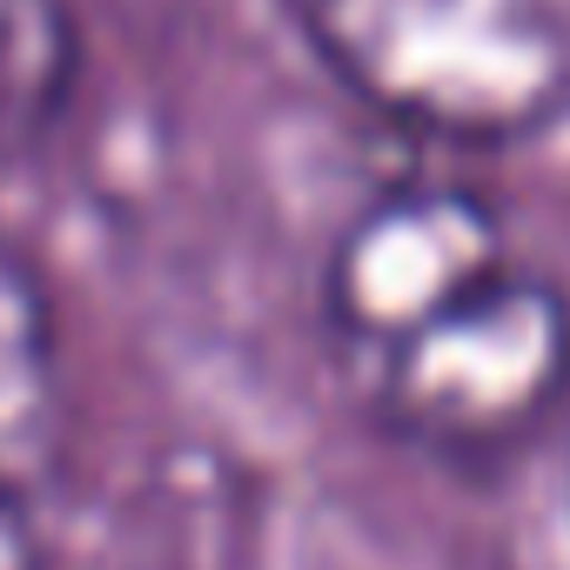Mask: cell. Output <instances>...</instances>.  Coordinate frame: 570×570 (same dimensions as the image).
<instances>
[{
	"label": "cell",
	"instance_id": "3957f363",
	"mask_svg": "<svg viewBox=\"0 0 570 570\" xmlns=\"http://www.w3.org/2000/svg\"><path fill=\"white\" fill-rule=\"evenodd\" d=\"M517 255H510L503 215L476 188L416 181L370 202L343 228L323 268V303L350 343H363L370 356H390L403 336H416L423 323L476 296Z\"/></svg>",
	"mask_w": 570,
	"mask_h": 570
},
{
	"label": "cell",
	"instance_id": "277c9868",
	"mask_svg": "<svg viewBox=\"0 0 570 570\" xmlns=\"http://www.w3.org/2000/svg\"><path fill=\"white\" fill-rule=\"evenodd\" d=\"M68 436V396H61V343L48 289L21 255L0 248V490L41 497Z\"/></svg>",
	"mask_w": 570,
	"mask_h": 570
},
{
	"label": "cell",
	"instance_id": "7a4b0ae2",
	"mask_svg": "<svg viewBox=\"0 0 570 570\" xmlns=\"http://www.w3.org/2000/svg\"><path fill=\"white\" fill-rule=\"evenodd\" d=\"M376 363L403 436L456 456L510 450L570 396V289L510 262Z\"/></svg>",
	"mask_w": 570,
	"mask_h": 570
},
{
	"label": "cell",
	"instance_id": "6da1fadb",
	"mask_svg": "<svg viewBox=\"0 0 570 570\" xmlns=\"http://www.w3.org/2000/svg\"><path fill=\"white\" fill-rule=\"evenodd\" d=\"M289 21L410 135L503 148L570 115V0H289Z\"/></svg>",
	"mask_w": 570,
	"mask_h": 570
},
{
	"label": "cell",
	"instance_id": "5b68a950",
	"mask_svg": "<svg viewBox=\"0 0 570 570\" xmlns=\"http://www.w3.org/2000/svg\"><path fill=\"white\" fill-rule=\"evenodd\" d=\"M81 81V28L68 0H0V135L48 128Z\"/></svg>",
	"mask_w": 570,
	"mask_h": 570
},
{
	"label": "cell",
	"instance_id": "8992f818",
	"mask_svg": "<svg viewBox=\"0 0 570 570\" xmlns=\"http://www.w3.org/2000/svg\"><path fill=\"white\" fill-rule=\"evenodd\" d=\"M0 570H48L35 503L28 497H8V490H0Z\"/></svg>",
	"mask_w": 570,
	"mask_h": 570
}]
</instances>
